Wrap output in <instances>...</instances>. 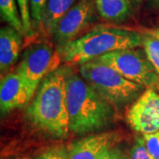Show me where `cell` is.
<instances>
[{
    "label": "cell",
    "instance_id": "6da1fadb",
    "mask_svg": "<svg viewBox=\"0 0 159 159\" xmlns=\"http://www.w3.org/2000/svg\"><path fill=\"white\" fill-rule=\"evenodd\" d=\"M66 91L71 132L78 134L97 132L106 127L113 119V106L69 66Z\"/></svg>",
    "mask_w": 159,
    "mask_h": 159
},
{
    "label": "cell",
    "instance_id": "7a4b0ae2",
    "mask_svg": "<svg viewBox=\"0 0 159 159\" xmlns=\"http://www.w3.org/2000/svg\"><path fill=\"white\" fill-rule=\"evenodd\" d=\"M68 66H59L42 81L29 108L31 121L37 128L56 138L70 132L66 108V75Z\"/></svg>",
    "mask_w": 159,
    "mask_h": 159
},
{
    "label": "cell",
    "instance_id": "3957f363",
    "mask_svg": "<svg viewBox=\"0 0 159 159\" xmlns=\"http://www.w3.org/2000/svg\"><path fill=\"white\" fill-rule=\"evenodd\" d=\"M142 45V34L137 31L115 27H97L80 37L57 47L61 60L72 65H83L111 51Z\"/></svg>",
    "mask_w": 159,
    "mask_h": 159
},
{
    "label": "cell",
    "instance_id": "277c9868",
    "mask_svg": "<svg viewBox=\"0 0 159 159\" xmlns=\"http://www.w3.org/2000/svg\"><path fill=\"white\" fill-rule=\"evenodd\" d=\"M79 73L100 97L116 107L134 102L147 89L125 79L111 66L95 60L80 65Z\"/></svg>",
    "mask_w": 159,
    "mask_h": 159
},
{
    "label": "cell",
    "instance_id": "5b68a950",
    "mask_svg": "<svg viewBox=\"0 0 159 159\" xmlns=\"http://www.w3.org/2000/svg\"><path fill=\"white\" fill-rule=\"evenodd\" d=\"M95 61L111 66L125 79L145 88L157 86L159 82L158 74L142 47L111 51L97 57Z\"/></svg>",
    "mask_w": 159,
    "mask_h": 159
},
{
    "label": "cell",
    "instance_id": "8992f818",
    "mask_svg": "<svg viewBox=\"0 0 159 159\" xmlns=\"http://www.w3.org/2000/svg\"><path fill=\"white\" fill-rule=\"evenodd\" d=\"M61 61L57 51L47 43L33 44L24 51L16 72L27 88L30 100L42 81L59 67Z\"/></svg>",
    "mask_w": 159,
    "mask_h": 159
},
{
    "label": "cell",
    "instance_id": "52a82bcc",
    "mask_svg": "<svg viewBox=\"0 0 159 159\" xmlns=\"http://www.w3.org/2000/svg\"><path fill=\"white\" fill-rule=\"evenodd\" d=\"M98 14L95 0H80L57 23L52 33L57 47L80 37L86 29L97 20Z\"/></svg>",
    "mask_w": 159,
    "mask_h": 159
},
{
    "label": "cell",
    "instance_id": "ba28073f",
    "mask_svg": "<svg viewBox=\"0 0 159 159\" xmlns=\"http://www.w3.org/2000/svg\"><path fill=\"white\" fill-rule=\"evenodd\" d=\"M126 121L131 128L142 134L159 131V92L153 87L145 91L132 103L126 111Z\"/></svg>",
    "mask_w": 159,
    "mask_h": 159
},
{
    "label": "cell",
    "instance_id": "9c48e42d",
    "mask_svg": "<svg viewBox=\"0 0 159 159\" xmlns=\"http://www.w3.org/2000/svg\"><path fill=\"white\" fill-rule=\"evenodd\" d=\"M116 132L91 134L70 143L66 147L67 159H102L120 141Z\"/></svg>",
    "mask_w": 159,
    "mask_h": 159
},
{
    "label": "cell",
    "instance_id": "30bf717a",
    "mask_svg": "<svg viewBox=\"0 0 159 159\" xmlns=\"http://www.w3.org/2000/svg\"><path fill=\"white\" fill-rule=\"evenodd\" d=\"M30 101L27 88L17 72L2 76L0 82V109L6 114Z\"/></svg>",
    "mask_w": 159,
    "mask_h": 159
},
{
    "label": "cell",
    "instance_id": "8fae6325",
    "mask_svg": "<svg viewBox=\"0 0 159 159\" xmlns=\"http://www.w3.org/2000/svg\"><path fill=\"white\" fill-rule=\"evenodd\" d=\"M143 0H95L100 17L110 23H123L134 17Z\"/></svg>",
    "mask_w": 159,
    "mask_h": 159
},
{
    "label": "cell",
    "instance_id": "7c38bea8",
    "mask_svg": "<svg viewBox=\"0 0 159 159\" xmlns=\"http://www.w3.org/2000/svg\"><path fill=\"white\" fill-rule=\"evenodd\" d=\"M22 35L9 25L0 30V70L2 76L17 62L22 47Z\"/></svg>",
    "mask_w": 159,
    "mask_h": 159
},
{
    "label": "cell",
    "instance_id": "4fadbf2b",
    "mask_svg": "<svg viewBox=\"0 0 159 159\" xmlns=\"http://www.w3.org/2000/svg\"><path fill=\"white\" fill-rule=\"evenodd\" d=\"M80 0H48L43 28L52 34L60 19Z\"/></svg>",
    "mask_w": 159,
    "mask_h": 159
},
{
    "label": "cell",
    "instance_id": "5bb4252c",
    "mask_svg": "<svg viewBox=\"0 0 159 159\" xmlns=\"http://www.w3.org/2000/svg\"><path fill=\"white\" fill-rule=\"evenodd\" d=\"M0 14L2 20L25 34L17 0H0Z\"/></svg>",
    "mask_w": 159,
    "mask_h": 159
},
{
    "label": "cell",
    "instance_id": "9a60e30c",
    "mask_svg": "<svg viewBox=\"0 0 159 159\" xmlns=\"http://www.w3.org/2000/svg\"><path fill=\"white\" fill-rule=\"evenodd\" d=\"M142 34V47L145 51L149 62L159 75V40L150 34L144 33Z\"/></svg>",
    "mask_w": 159,
    "mask_h": 159
},
{
    "label": "cell",
    "instance_id": "2e32d148",
    "mask_svg": "<svg viewBox=\"0 0 159 159\" xmlns=\"http://www.w3.org/2000/svg\"><path fill=\"white\" fill-rule=\"evenodd\" d=\"M17 2L22 20L25 35L31 36L33 34V22L30 11V0H17Z\"/></svg>",
    "mask_w": 159,
    "mask_h": 159
},
{
    "label": "cell",
    "instance_id": "e0dca14e",
    "mask_svg": "<svg viewBox=\"0 0 159 159\" xmlns=\"http://www.w3.org/2000/svg\"><path fill=\"white\" fill-rule=\"evenodd\" d=\"M48 0H30L32 22L37 27H43Z\"/></svg>",
    "mask_w": 159,
    "mask_h": 159
},
{
    "label": "cell",
    "instance_id": "ac0fdd59",
    "mask_svg": "<svg viewBox=\"0 0 159 159\" xmlns=\"http://www.w3.org/2000/svg\"><path fill=\"white\" fill-rule=\"evenodd\" d=\"M34 159H67V149L62 145L48 147L36 155Z\"/></svg>",
    "mask_w": 159,
    "mask_h": 159
},
{
    "label": "cell",
    "instance_id": "d6986e66",
    "mask_svg": "<svg viewBox=\"0 0 159 159\" xmlns=\"http://www.w3.org/2000/svg\"><path fill=\"white\" fill-rule=\"evenodd\" d=\"M128 159H152L148 152L143 136L135 138L128 154Z\"/></svg>",
    "mask_w": 159,
    "mask_h": 159
},
{
    "label": "cell",
    "instance_id": "ffe728a7",
    "mask_svg": "<svg viewBox=\"0 0 159 159\" xmlns=\"http://www.w3.org/2000/svg\"><path fill=\"white\" fill-rule=\"evenodd\" d=\"M148 152L152 159H159V131L154 134H142Z\"/></svg>",
    "mask_w": 159,
    "mask_h": 159
},
{
    "label": "cell",
    "instance_id": "44dd1931",
    "mask_svg": "<svg viewBox=\"0 0 159 159\" xmlns=\"http://www.w3.org/2000/svg\"><path fill=\"white\" fill-rule=\"evenodd\" d=\"M102 159H128V156H126L122 149L117 148V147H114Z\"/></svg>",
    "mask_w": 159,
    "mask_h": 159
},
{
    "label": "cell",
    "instance_id": "7402d4cb",
    "mask_svg": "<svg viewBox=\"0 0 159 159\" xmlns=\"http://www.w3.org/2000/svg\"><path fill=\"white\" fill-rule=\"evenodd\" d=\"M144 33H147V34H150L154 36L155 38L159 40V29H146L144 30Z\"/></svg>",
    "mask_w": 159,
    "mask_h": 159
},
{
    "label": "cell",
    "instance_id": "603a6c76",
    "mask_svg": "<svg viewBox=\"0 0 159 159\" xmlns=\"http://www.w3.org/2000/svg\"><path fill=\"white\" fill-rule=\"evenodd\" d=\"M147 2L152 8L159 10V0H147Z\"/></svg>",
    "mask_w": 159,
    "mask_h": 159
},
{
    "label": "cell",
    "instance_id": "cb8c5ba5",
    "mask_svg": "<svg viewBox=\"0 0 159 159\" xmlns=\"http://www.w3.org/2000/svg\"><path fill=\"white\" fill-rule=\"evenodd\" d=\"M15 159H33L31 158V157H25V156H23V157H19Z\"/></svg>",
    "mask_w": 159,
    "mask_h": 159
},
{
    "label": "cell",
    "instance_id": "d4e9b609",
    "mask_svg": "<svg viewBox=\"0 0 159 159\" xmlns=\"http://www.w3.org/2000/svg\"><path fill=\"white\" fill-rule=\"evenodd\" d=\"M156 87H157V89H158V91H159V82L157 83V85L156 86Z\"/></svg>",
    "mask_w": 159,
    "mask_h": 159
}]
</instances>
